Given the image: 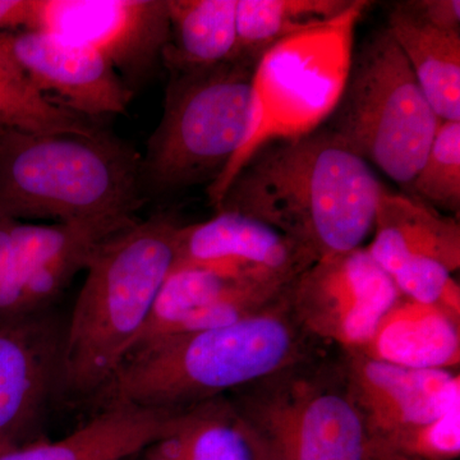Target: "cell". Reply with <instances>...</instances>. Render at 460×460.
<instances>
[{"mask_svg": "<svg viewBox=\"0 0 460 460\" xmlns=\"http://www.w3.org/2000/svg\"><path fill=\"white\" fill-rule=\"evenodd\" d=\"M381 189L371 166L323 126L257 145L215 208L268 224L317 261L363 247Z\"/></svg>", "mask_w": 460, "mask_h": 460, "instance_id": "cell-1", "label": "cell"}, {"mask_svg": "<svg viewBox=\"0 0 460 460\" xmlns=\"http://www.w3.org/2000/svg\"><path fill=\"white\" fill-rule=\"evenodd\" d=\"M329 348L334 347L311 337L296 323L284 295L246 320L166 338L127 357L93 398L102 410L124 404L186 410Z\"/></svg>", "mask_w": 460, "mask_h": 460, "instance_id": "cell-2", "label": "cell"}, {"mask_svg": "<svg viewBox=\"0 0 460 460\" xmlns=\"http://www.w3.org/2000/svg\"><path fill=\"white\" fill-rule=\"evenodd\" d=\"M181 224L157 214L100 242L66 321L63 393L93 396L131 352L171 272Z\"/></svg>", "mask_w": 460, "mask_h": 460, "instance_id": "cell-3", "label": "cell"}, {"mask_svg": "<svg viewBox=\"0 0 460 460\" xmlns=\"http://www.w3.org/2000/svg\"><path fill=\"white\" fill-rule=\"evenodd\" d=\"M257 68L232 60L171 75L162 119L141 155L146 198L213 181L208 195L217 205L261 132Z\"/></svg>", "mask_w": 460, "mask_h": 460, "instance_id": "cell-4", "label": "cell"}, {"mask_svg": "<svg viewBox=\"0 0 460 460\" xmlns=\"http://www.w3.org/2000/svg\"><path fill=\"white\" fill-rule=\"evenodd\" d=\"M145 201L141 154L102 129L0 137V219L135 217Z\"/></svg>", "mask_w": 460, "mask_h": 460, "instance_id": "cell-5", "label": "cell"}, {"mask_svg": "<svg viewBox=\"0 0 460 460\" xmlns=\"http://www.w3.org/2000/svg\"><path fill=\"white\" fill-rule=\"evenodd\" d=\"M440 122L384 27L359 48L323 127L368 165L408 189Z\"/></svg>", "mask_w": 460, "mask_h": 460, "instance_id": "cell-6", "label": "cell"}, {"mask_svg": "<svg viewBox=\"0 0 460 460\" xmlns=\"http://www.w3.org/2000/svg\"><path fill=\"white\" fill-rule=\"evenodd\" d=\"M226 395L275 460H371L338 348Z\"/></svg>", "mask_w": 460, "mask_h": 460, "instance_id": "cell-7", "label": "cell"}, {"mask_svg": "<svg viewBox=\"0 0 460 460\" xmlns=\"http://www.w3.org/2000/svg\"><path fill=\"white\" fill-rule=\"evenodd\" d=\"M136 217L33 224L0 219V323L54 307L93 250Z\"/></svg>", "mask_w": 460, "mask_h": 460, "instance_id": "cell-8", "label": "cell"}, {"mask_svg": "<svg viewBox=\"0 0 460 460\" xmlns=\"http://www.w3.org/2000/svg\"><path fill=\"white\" fill-rule=\"evenodd\" d=\"M366 248L402 296L460 314L459 219L383 187Z\"/></svg>", "mask_w": 460, "mask_h": 460, "instance_id": "cell-9", "label": "cell"}, {"mask_svg": "<svg viewBox=\"0 0 460 460\" xmlns=\"http://www.w3.org/2000/svg\"><path fill=\"white\" fill-rule=\"evenodd\" d=\"M401 293L366 246L317 260L287 288L288 308L321 343L358 350Z\"/></svg>", "mask_w": 460, "mask_h": 460, "instance_id": "cell-10", "label": "cell"}, {"mask_svg": "<svg viewBox=\"0 0 460 460\" xmlns=\"http://www.w3.org/2000/svg\"><path fill=\"white\" fill-rule=\"evenodd\" d=\"M33 30L99 51L135 93L163 65L168 4L166 0H36Z\"/></svg>", "mask_w": 460, "mask_h": 460, "instance_id": "cell-11", "label": "cell"}, {"mask_svg": "<svg viewBox=\"0 0 460 460\" xmlns=\"http://www.w3.org/2000/svg\"><path fill=\"white\" fill-rule=\"evenodd\" d=\"M66 321L53 308L0 323V452L39 440L63 393Z\"/></svg>", "mask_w": 460, "mask_h": 460, "instance_id": "cell-12", "label": "cell"}, {"mask_svg": "<svg viewBox=\"0 0 460 460\" xmlns=\"http://www.w3.org/2000/svg\"><path fill=\"white\" fill-rule=\"evenodd\" d=\"M341 359L371 460L460 404V370L401 367L358 350H341Z\"/></svg>", "mask_w": 460, "mask_h": 460, "instance_id": "cell-13", "label": "cell"}, {"mask_svg": "<svg viewBox=\"0 0 460 460\" xmlns=\"http://www.w3.org/2000/svg\"><path fill=\"white\" fill-rule=\"evenodd\" d=\"M0 49L44 98L84 119L124 114L135 96L99 51L44 31L0 32Z\"/></svg>", "mask_w": 460, "mask_h": 460, "instance_id": "cell-14", "label": "cell"}, {"mask_svg": "<svg viewBox=\"0 0 460 460\" xmlns=\"http://www.w3.org/2000/svg\"><path fill=\"white\" fill-rule=\"evenodd\" d=\"M314 262L296 242L266 223L217 211L206 222L181 226L174 265H234L292 283Z\"/></svg>", "mask_w": 460, "mask_h": 460, "instance_id": "cell-15", "label": "cell"}, {"mask_svg": "<svg viewBox=\"0 0 460 460\" xmlns=\"http://www.w3.org/2000/svg\"><path fill=\"white\" fill-rule=\"evenodd\" d=\"M178 411L114 405L57 441L2 450L0 460H126L168 431Z\"/></svg>", "mask_w": 460, "mask_h": 460, "instance_id": "cell-16", "label": "cell"}, {"mask_svg": "<svg viewBox=\"0 0 460 460\" xmlns=\"http://www.w3.org/2000/svg\"><path fill=\"white\" fill-rule=\"evenodd\" d=\"M358 352L401 367L460 370V314L401 295Z\"/></svg>", "mask_w": 460, "mask_h": 460, "instance_id": "cell-17", "label": "cell"}, {"mask_svg": "<svg viewBox=\"0 0 460 460\" xmlns=\"http://www.w3.org/2000/svg\"><path fill=\"white\" fill-rule=\"evenodd\" d=\"M140 454L141 460H275L228 395L178 411Z\"/></svg>", "mask_w": 460, "mask_h": 460, "instance_id": "cell-18", "label": "cell"}, {"mask_svg": "<svg viewBox=\"0 0 460 460\" xmlns=\"http://www.w3.org/2000/svg\"><path fill=\"white\" fill-rule=\"evenodd\" d=\"M289 284L268 272L243 266L172 265L157 293L147 323L127 357L177 334L192 314L226 296L253 288Z\"/></svg>", "mask_w": 460, "mask_h": 460, "instance_id": "cell-19", "label": "cell"}, {"mask_svg": "<svg viewBox=\"0 0 460 460\" xmlns=\"http://www.w3.org/2000/svg\"><path fill=\"white\" fill-rule=\"evenodd\" d=\"M366 5L356 0H238L233 60L260 66L281 42L341 25Z\"/></svg>", "mask_w": 460, "mask_h": 460, "instance_id": "cell-20", "label": "cell"}, {"mask_svg": "<svg viewBox=\"0 0 460 460\" xmlns=\"http://www.w3.org/2000/svg\"><path fill=\"white\" fill-rule=\"evenodd\" d=\"M238 0H166L169 36L163 65L171 75L232 62Z\"/></svg>", "mask_w": 460, "mask_h": 460, "instance_id": "cell-21", "label": "cell"}, {"mask_svg": "<svg viewBox=\"0 0 460 460\" xmlns=\"http://www.w3.org/2000/svg\"><path fill=\"white\" fill-rule=\"evenodd\" d=\"M385 27L438 119L460 122V32L420 22L395 4Z\"/></svg>", "mask_w": 460, "mask_h": 460, "instance_id": "cell-22", "label": "cell"}, {"mask_svg": "<svg viewBox=\"0 0 460 460\" xmlns=\"http://www.w3.org/2000/svg\"><path fill=\"white\" fill-rule=\"evenodd\" d=\"M0 126L27 133L99 132L89 119L41 95L16 63L0 49Z\"/></svg>", "mask_w": 460, "mask_h": 460, "instance_id": "cell-23", "label": "cell"}, {"mask_svg": "<svg viewBox=\"0 0 460 460\" xmlns=\"http://www.w3.org/2000/svg\"><path fill=\"white\" fill-rule=\"evenodd\" d=\"M410 196L459 219L460 122H440L410 187Z\"/></svg>", "mask_w": 460, "mask_h": 460, "instance_id": "cell-24", "label": "cell"}, {"mask_svg": "<svg viewBox=\"0 0 460 460\" xmlns=\"http://www.w3.org/2000/svg\"><path fill=\"white\" fill-rule=\"evenodd\" d=\"M395 5L426 25L444 31L460 32L459 0H407L395 3Z\"/></svg>", "mask_w": 460, "mask_h": 460, "instance_id": "cell-25", "label": "cell"}, {"mask_svg": "<svg viewBox=\"0 0 460 460\" xmlns=\"http://www.w3.org/2000/svg\"><path fill=\"white\" fill-rule=\"evenodd\" d=\"M36 0H0V32L31 31Z\"/></svg>", "mask_w": 460, "mask_h": 460, "instance_id": "cell-26", "label": "cell"}, {"mask_svg": "<svg viewBox=\"0 0 460 460\" xmlns=\"http://www.w3.org/2000/svg\"><path fill=\"white\" fill-rule=\"evenodd\" d=\"M5 128H3L2 126H0V137H2L3 132H4Z\"/></svg>", "mask_w": 460, "mask_h": 460, "instance_id": "cell-27", "label": "cell"}, {"mask_svg": "<svg viewBox=\"0 0 460 460\" xmlns=\"http://www.w3.org/2000/svg\"><path fill=\"white\" fill-rule=\"evenodd\" d=\"M126 460H128V459H126Z\"/></svg>", "mask_w": 460, "mask_h": 460, "instance_id": "cell-28", "label": "cell"}]
</instances>
